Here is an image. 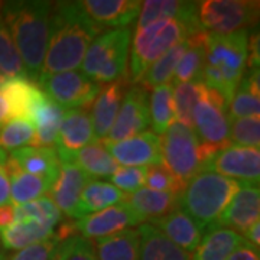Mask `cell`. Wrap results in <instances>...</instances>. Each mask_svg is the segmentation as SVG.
<instances>
[{
  "label": "cell",
  "mask_w": 260,
  "mask_h": 260,
  "mask_svg": "<svg viewBox=\"0 0 260 260\" xmlns=\"http://www.w3.org/2000/svg\"><path fill=\"white\" fill-rule=\"evenodd\" d=\"M243 239L249 243V244H251L254 249H257V250H259V247H260V223L253 224L250 229H249L247 232L243 234Z\"/></svg>",
  "instance_id": "cell-49"
},
{
  "label": "cell",
  "mask_w": 260,
  "mask_h": 260,
  "mask_svg": "<svg viewBox=\"0 0 260 260\" xmlns=\"http://www.w3.org/2000/svg\"><path fill=\"white\" fill-rule=\"evenodd\" d=\"M8 160L15 167L37 177L49 179L52 184L55 182L59 171V158L55 148H20L12 150Z\"/></svg>",
  "instance_id": "cell-24"
},
{
  "label": "cell",
  "mask_w": 260,
  "mask_h": 260,
  "mask_svg": "<svg viewBox=\"0 0 260 260\" xmlns=\"http://www.w3.org/2000/svg\"><path fill=\"white\" fill-rule=\"evenodd\" d=\"M62 213L52 201L51 197H41L30 203L22 205H15V221L22 220H35L39 223L56 227L61 221Z\"/></svg>",
  "instance_id": "cell-38"
},
{
  "label": "cell",
  "mask_w": 260,
  "mask_h": 260,
  "mask_svg": "<svg viewBox=\"0 0 260 260\" xmlns=\"http://www.w3.org/2000/svg\"><path fill=\"white\" fill-rule=\"evenodd\" d=\"M186 48H188V39L171 48L149 67L138 84L148 91V88H155L162 84L171 83L174 73H175V68H177L181 56L184 55V52L186 51Z\"/></svg>",
  "instance_id": "cell-36"
},
{
  "label": "cell",
  "mask_w": 260,
  "mask_h": 260,
  "mask_svg": "<svg viewBox=\"0 0 260 260\" xmlns=\"http://www.w3.org/2000/svg\"><path fill=\"white\" fill-rule=\"evenodd\" d=\"M58 158L59 162H73L90 177H112L119 168L102 142L91 143L73 153L58 155Z\"/></svg>",
  "instance_id": "cell-28"
},
{
  "label": "cell",
  "mask_w": 260,
  "mask_h": 260,
  "mask_svg": "<svg viewBox=\"0 0 260 260\" xmlns=\"http://www.w3.org/2000/svg\"><path fill=\"white\" fill-rule=\"evenodd\" d=\"M8 152L0 149V205L9 204L10 201V181L6 172Z\"/></svg>",
  "instance_id": "cell-46"
},
{
  "label": "cell",
  "mask_w": 260,
  "mask_h": 260,
  "mask_svg": "<svg viewBox=\"0 0 260 260\" xmlns=\"http://www.w3.org/2000/svg\"><path fill=\"white\" fill-rule=\"evenodd\" d=\"M35 129L32 123L20 119H12L0 127V149L16 150L20 148L32 146Z\"/></svg>",
  "instance_id": "cell-40"
},
{
  "label": "cell",
  "mask_w": 260,
  "mask_h": 260,
  "mask_svg": "<svg viewBox=\"0 0 260 260\" xmlns=\"http://www.w3.org/2000/svg\"><path fill=\"white\" fill-rule=\"evenodd\" d=\"M91 181V177L73 162H61L58 177L51 188V198L67 217L75 218L77 207L84 188Z\"/></svg>",
  "instance_id": "cell-16"
},
{
  "label": "cell",
  "mask_w": 260,
  "mask_h": 260,
  "mask_svg": "<svg viewBox=\"0 0 260 260\" xmlns=\"http://www.w3.org/2000/svg\"><path fill=\"white\" fill-rule=\"evenodd\" d=\"M229 140L232 146L254 148L260 146V117H243L230 120L229 123Z\"/></svg>",
  "instance_id": "cell-41"
},
{
  "label": "cell",
  "mask_w": 260,
  "mask_h": 260,
  "mask_svg": "<svg viewBox=\"0 0 260 260\" xmlns=\"http://www.w3.org/2000/svg\"><path fill=\"white\" fill-rule=\"evenodd\" d=\"M225 260H260L259 250L254 249L246 240H243L242 244L233 251Z\"/></svg>",
  "instance_id": "cell-47"
},
{
  "label": "cell",
  "mask_w": 260,
  "mask_h": 260,
  "mask_svg": "<svg viewBox=\"0 0 260 260\" xmlns=\"http://www.w3.org/2000/svg\"><path fill=\"white\" fill-rule=\"evenodd\" d=\"M10 120L9 116V107H8V103L5 100V97L0 93V127L5 126L8 121Z\"/></svg>",
  "instance_id": "cell-50"
},
{
  "label": "cell",
  "mask_w": 260,
  "mask_h": 260,
  "mask_svg": "<svg viewBox=\"0 0 260 260\" xmlns=\"http://www.w3.org/2000/svg\"><path fill=\"white\" fill-rule=\"evenodd\" d=\"M145 185L152 191L181 195L184 192L186 184L179 181L175 175H172L167 168L160 164V165L146 168Z\"/></svg>",
  "instance_id": "cell-42"
},
{
  "label": "cell",
  "mask_w": 260,
  "mask_h": 260,
  "mask_svg": "<svg viewBox=\"0 0 260 260\" xmlns=\"http://www.w3.org/2000/svg\"><path fill=\"white\" fill-rule=\"evenodd\" d=\"M150 126L149 117V95L145 88L135 84L124 95L117 117L113 123L112 129L106 142H119L142 132H146ZM102 142V140H100Z\"/></svg>",
  "instance_id": "cell-11"
},
{
  "label": "cell",
  "mask_w": 260,
  "mask_h": 260,
  "mask_svg": "<svg viewBox=\"0 0 260 260\" xmlns=\"http://www.w3.org/2000/svg\"><path fill=\"white\" fill-rule=\"evenodd\" d=\"M5 80H6V78H5V77H2V75H0V85H2V84L5 83Z\"/></svg>",
  "instance_id": "cell-52"
},
{
  "label": "cell",
  "mask_w": 260,
  "mask_h": 260,
  "mask_svg": "<svg viewBox=\"0 0 260 260\" xmlns=\"http://www.w3.org/2000/svg\"><path fill=\"white\" fill-rule=\"evenodd\" d=\"M162 165L186 184L203 172L205 158L203 145L191 127L174 121L160 136Z\"/></svg>",
  "instance_id": "cell-7"
},
{
  "label": "cell",
  "mask_w": 260,
  "mask_h": 260,
  "mask_svg": "<svg viewBox=\"0 0 260 260\" xmlns=\"http://www.w3.org/2000/svg\"><path fill=\"white\" fill-rule=\"evenodd\" d=\"M95 142L90 113L84 109L67 110L56 135V153H73Z\"/></svg>",
  "instance_id": "cell-17"
},
{
  "label": "cell",
  "mask_w": 260,
  "mask_h": 260,
  "mask_svg": "<svg viewBox=\"0 0 260 260\" xmlns=\"http://www.w3.org/2000/svg\"><path fill=\"white\" fill-rule=\"evenodd\" d=\"M198 2L182 0H146L142 2L138 15V29L145 28L160 19H177L184 22L194 32L203 30L197 18Z\"/></svg>",
  "instance_id": "cell-20"
},
{
  "label": "cell",
  "mask_w": 260,
  "mask_h": 260,
  "mask_svg": "<svg viewBox=\"0 0 260 260\" xmlns=\"http://www.w3.org/2000/svg\"><path fill=\"white\" fill-rule=\"evenodd\" d=\"M139 260H191L192 254L178 247L152 224H140Z\"/></svg>",
  "instance_id": "cell-26"
},
{
  "label": "cell",
  "mask_w": 260,
  "mask_h": 260,
  "mask_svg": "<svg viewBox=\"0 0 260 260\" xmlns=\"http://www.w3.org/2000/svg\"><path fill=\"white\" fill-rule=\"evenodd\" d=\"M140 221L126 203L107 207L102 211L85 215L73 223L74 233H80L84 239H103L116 233L127 230L133 225H139Z\"/></svg>",
  "instance_id": "cell-13"
},
{
  "label": "cell",
  "mask_w": 260,
  "mask_h": 260,
  "mask_svg": "<svg viewBox=\"0 0 260 260\" xmlns=\"http://www.w3.org/2000/svg\"><path fill=\"white\" fill-rule=\"evenodd\" d=\"M132 32L129 28L110 29L91 42L83 59V73L97 84L112 83L126 75Z\"/></svg>",
  "instance_id": "cell-6"
},
{
  "label": "cell",
  "mask_w": 260,
  "mask_h": 260,
  "mask_svg": "<svg viewBox=\"0 0 260 260\" xmlns=\"http://www.w3.org/2000/svg\"><path fill=\"white\" fill-rule=\"evenodd\" d=\"M153 227H156L159 232H162L172 243H175L178 247L188 253H194L195 249L203 239L204 232L197 225L194 220L184 213L181 208L175 210L174 213L168 214L162 218L149 221Z\"/></svg>",
  "instance_id": "cell-23"
},
{
  "label": "cell",
  "mask_w": 260,
  "mask_h": 260,
  "mask_svg": "<svg viewBox=\"0 0 260 260\" xmlns=\"http://www.w3.org/2000/svg\"><path fill=\"white\" fill-rule=\"evenodd\" d=\"M61 242L55 237V234L44 242L35 243L26 249L19 250L9 260H54L59 249Z\"/></svg>",
  "instance_id": "cell-45"
},
{
  "label": "cell",
  "mask_w": 260,
  "mask_h": 260,
  "mask_svg": "<svg viewBox=\"0 0 260 260\" xmlns=\"http://www.w3.org/2000/svg\"><path fill=\"white\" fill-rule=\"evenodd\" d=\"M54 260H56V257H55V259H54Z\"/></svg>",
  "instance_id": "cell-53"
},
{
  "label": "cell",
  "mask_w": 260,
  "mask_h": 260,
  "mask_svg": "<svg viewBox=\"0 0 260 260\" xmlns=\"http://www.w3.org/2000/svg\"><path fill=\"white\" fill-rule=\"evenodd\" d=\"M204 171L230 178L243 185L259 186L260 152L254 148L229 146L205 164Z\"/></svg>",
  "instance_id": "cell-10"
},
{
  "label": "cell",
  "mask_w": 260,
  "mask_h": 260,
  "mask_svg": "<svg viewBox=\"0 0 260 260\" xmlns=\"http://www.w3.org/2000/svg\"><path fill=\"white\" fill-rule=\"evenodd\" d=\"M55 227L35 220L13 221L0 232V242L6 250H22L35 243L48 240L54 236Z\"/></svg>",
  "instance_id": "cell-30"
},
{
  "label": "cell",
  "mask_w": 260,
  "mask_h": 260,
  "mask_svg": "<svg viewBox=\"0 0 260 260\" xmlns=\"http://www.w3.org/2000/svg\"><path fill=\"white\" fill-rule=\"evenodd\" d=\"M146 178V168L143 167H119L110 177V182L123 194H133L143 188Z\"/></svg>",
  "instance_id": "cell-44"
},
{
  "label": "cell",
  "mask_w": 260,
  "mask_h": 260,
  "mask_svg": "<svg viewBox=\"0 0 260 260\" xmlns=\"http://www.w3.org/2000/svg\"><path fill=\"white\" fill-rule=\"evenodd\" d=\"M80 3L100 28H127L142 8L140 0H83Z\"/></svg>",
  "instance_id": "cell-19"
},
{
  "label": "cell",
  "mask_w": 260,
  "mask_h": 260,
  "mask_svg": "<svg viewBox=\"0 0 260 260\" xmlns=\"http://www.w3.org/2000/svg\"><path fill=\"white\" fill-rule=\"evenodd\" d=\"M149 117L153 133L159 136H162L175 121L174 87L171 83L162 84L152 90L149 95Z\"/></svg>",
  "instance_id": "cell-35"
},
{
  "label": "cell",
  "mask_w": 260,
  "mask_h": 260,
  "mask_svg": "<svg viewBox=\"0 0 260 260\" xmlns=\"http://www.w3.org/2000/svg\"><path fill=\"white\" fill-rule=\"evenodd\" d=\"M0 260H9V259H8V256H6V253H5V251H0Z\"/></svg>",
  "instance_id": "cell-51"
},
{
  "label": "cell",
  "mask_w": 260,
  "mask_h": 260,
  "mask_svg": "<svg viewBox=\"0 0 260 260\" xmlns=\"http://www.w3.org/2000/svg\"><path fill=\"white\" fill-rule=\"evenodd\" d=\"M205 38H207L205 30H201L198 34L186 38L188 48L178 62L171 84L174 83V85H178V84L201 80L203 68H204Z\"/></svg>",
  "instance_id": "cell-34"
},
{
  "label": "cell",
  "mask_w": 260,
  "mask_h": 260,
  "mask_svg": "<svg viewBox=\"0 0 260 260\" xmlns=\"http://www.w3.org/2000/svg\"><path fill=\"white\" fill-rule=\"evenodd\" d=\"M197 18L203 30L215 35H230L249 30L257 23L259 2L205 0L198 2Z\"/></svg>",
  "instance_id": "cell-8"
},
{
  "label": "cell",
  "mask_w": 260,
  "mask_h": 260,
  "mask_svg": "<svg viewBox=\"0 0 260 260\" xmlns=\"http://www.w3.org/2000/svg\"><path fill=\"white\" fill-rule=\"evenodd\" d=\"M102 30L84 12L80 2L54 3L47 54L38 81L80 68L87 49Z\"/></svg>",
  "instance_id": "cell-1"
},
{
  "label": "cell",
  "mask_w": 260,
  "mask_h": 260,
  "mask_svg": "<svg viewBox=\"0 0 260 260\" xmlns=\"http://www.w3.org/2000/svg\"><path fill=\"white\" fill-rule=\"evenodd\" d=\"M129 83V77L123 75L112 83L104 84V87H100L90 114L97 142L107 138L127 93Z\"/></svg>",
  "instance_id": "cell-14"
},
{
  "label": "cell",
  "mask_w": 260,
  "mask_h": 260,
  "mask_svg": "<svg viewBox=\"0 0 260 260\" xmlns=\"http://www.w3.org/2000/svg\"><path fill=\"white\" fill-rule=\"evenodd\" d=\"M56 260H97L95 247L91 240L74 234L61 242L56 253Z\"/></svg>",
  "instance_id": "cell-43"
},
{
  "label": "cell",
  "mask_w": 260,
  "mask_h": 260,
  "mask_svg": "<svg viewBox=\"0 0 260 260\" xmlns=\"http://www.w3.org/2000/svg\"><path fill=\"white\" fill-rule=\"evenodd\" d=\"M0 75L5 77L6 80L13 77L28 78L18 49L15 47L8 26L2 18V13H0Z\"/></svg>",
  "instance_id": "cell-39"
},
{
  "label": "cell",
  "mask_w": 260,
  "mask_h": 260,
  "mask_svg": "<svg viewBox=\"0 0 260 260\" xmlns=\"http://www.w3.org/2000/svg\"><path fill=\"white\" fill-rule=\"evenodd\" d=\"M243 240L242 236L232 229L214 224L205 230L191 260H225Z\"/></svg>",
  "instance_id": "cell-25"
},
{
  "label": "cell",
  "mask_w": 260,
  "mask_h": 260,
  "mask_svg": "<svg viewBox=\"0 0 260 260\" xmlns=\"http://www.w3.org/2000/svg\"><path fill=\"white\" fill-rule=\"evenodd\" d=\"M126 198L127 195L123 194L112 184L91 179L84 188L83 194L80 197L75 220L97 213V211H102L107 207L120 204L121 201H126Z\"/></svg>",
  "instance_id": "cell-31"
},
{
  "label": "cell",
  "mask_w": 260,
  "mask_h": 260,
  "mask_svg": "<svg viewBox=\"0 0 260 260\" xmlns=\"http://www.w3.org/2000/svg\"><path fill=\"white\" fill-rule=\"evenodd\" d=\"M112 158L123 167H153L162 164L160 136L153 132H142L119 142L102 140Z\"/></svg>",
  "instance_id": "cell-12"
},
{
  "label": "cell",
  "mask_w": 260,
  "mask_h": 260,
  "mask_svg": "<svg viewBox=\"0 0 260 260\" xmlns=\"http://www.w3.org/2000/svg\"><path fill=\"white\" fill-rule=\"evenodd\" d=\"M5 168L10 181V201L15 205L26 204L44 197L54 185L47 178L26 174L10 162H6Z\"/></svg>",
  "instance_id": "cell-32"
},
{
  "label": "cell",
  "mask_w": 260,
  "mask_h": 260,
  "mask_svg": "<svg viewBox=\"0 0 260 260\" xmlns=\"http://www.w3.org/2000/svg\"><path fill=\"white\" fill-rule=\"evenodd\" d=\"M130 210L138 217L140 224L149 223L174 213L179 208V195L158 192L149 188H140L130 194L126 201Z\"/></svg>",
  "instance_id": "cell-22"
},
{
  "label": "cell",
  "mask_w": 260,
  "mask_h": 260,
  "mask_svg": "<svg viewBox=\"0 0 260 260\" xmlns=\"http://www.w3.org/2000/svg\"><path fill=\"white\" fill-rule=\"evenodd\" d=\"M260 218V191L259 186L242 185L239 192L233 197L232 203L227 205L223 215L218 220V225H229L236 233L243 234L253 224L259 223Z\"/></svg>",
  "instance_id": "cell-18"
},
{
  "label": "cell",
  "mask_w": 260,
  "mask_h": 260,
  "mask_svg": "<svg viewBox=\"0 0 260 260\" xmlns=\"http://www.w3.org/2000/svg\"><path fill=\"white\" fill-rule=\"evenodd\" d=\"M15 221V205H0V232L8 229Z\"/></svg>",
  "instance_id": "cell-48"
},
{
  "label": "cell",
  "mask_w": 260,
  "mask_h": 260,
  "mask_svg": "<svg viewBox=\"0 0 260 260\" xmlns=\"http://www.w3.org/2000/svg\"><path fill=\"white\" fill-rule=\"evenodd\" d=\"M242 185L215 172H200L186 182L184 192L179 195V208L205 232L218 223L224 210Z\"/></svg>",
  "instance_id": "cell-4"
},
{
  "label": "cell",
  "mask_w": 260,
  "mask_h": 260,
  "mask_svg": "<svg viewBox=\"0 0 260 260\" xmlns=\"http://www.w3.org/2000/svg\"><path fill=\"white\" fill-rule=\"evenodd\" d=\"M194 132L200 142L213 148L215 152L232 146L229 140V119L220 107L204 97L195 106L194 114Z\"/></svg>",
  "instance_id": "cell-15"
},
{
  "label": "cell",
  "mask_w": 260,
  "mask_h": 260,
  "mask_svg": "<svg viewBox=\"0 0 260 260\" xmlns=\"http://www.w3.org/2000/svg\"><path fill=\"white\" fill-rule=\"evenodd\" d=\"M201 32V30H200ZM198 34L177 19H160L142 29H136L130 49L129 81L138 84L150 65L172 47Z\"/></svg>",
  "instance_id": "cell-5"
},
{
  "label": "cell",
  "mask_w": 260,
  "mask_h": 260,
  "mask_svg": "<svg viewBox=\"0 0 260 260\" xmlns=\"http://www.w3.org/2000/svg\"><path fill=\"white\" fill-rule=\"evenodd\" d=\"M97 260H139V233L127 229L95 240Z\"/></svg>",
  "instance_id": "cell-33"
},
{
  "label": "cell",
  "mask_w": 260,
  "mask_h": 260,
  "mask_svg": "<svg viewBox=\"0 0 260 260\" xmlns=\"http://www.w3.org/2000/svg\"><path fill=\"white\" fill-rule=\"evenodd\" d=\"M64 113V109L45 94L30 116V123L35 129L34 148H52L55 145Z\"/></svg>",
  "instance_id": "cell-27"
},
{
  "label": "cell",
  "mask_w": 260,
  "mask_h": 260,
  "mask_svg": "<svg viewBox=\"0 0 260 260\" xmlns=\"http://www.w3.org/2000/svg\"><path fill=\"white\" fill-rule=\"evenodd\" d=\"M38 84L48 97L59 104L62 109H84L93 106L97 94L100 91V84L94 83L81 71H65L54 74Z\"/></svg>",
  "instance_id": "cell-9"
},
{
  "label": "cell",
  "mask_w": 260,
  "mask_h": 260,
  "mask_svg": "<svg viewBox=\"0 0 260 260\" xmlns=\"http://www.w3.org/2000/svg\"><path fill=\"white\" fill-rule=\"evenodd\" d=\"M207 95V87L201 80L191 83L178 84L174 90V104H175V121L194 130L195 106Z\"/></svg>",
  "instance_id": "cell-37"
},
{
  "label": "cell",
  "mask_w": 260,
  "mask_h": 260,
  "mask_svg": "<svg viewBox=\"0 0 260 260\" xmlns=\"http://www.w3.org/2000/svg\"><path fill=\"white\" fill-rule=\"evenodd\" d=\"M52 2L13 0L0 3V13L30 81H38L47 54Z\"/></svg>",
  "instance_id": "cell-2"
},
{
  "label": "cell",
  "mask_w": 260,
  "mask_h": 260,
  "mask_svg": "<svg viewBox=\"0 0 260 260\" xmlns=\"http://www.w3.org/2000/svg\"><path fill=\"white\" fill-rule=\"evenodd\" d=\"M0 93L8 103L10 120L20 119L30 121L35 107L45 97V93L26 77H13L5 80V83L0 85Z\"/></svg>",
  "instance_id": "cell-21"
},
{
  "label": "cell",
  "mask_w": 260,
  "mask_h": 260,
  "mask_svg": "<svg viewBox=\"0 0 260 260\" xmlns=\"http://www.w3.org/2000/svg\"><path fill=\"white\" fill-rule=\"evenodd\" d=\"M260 114L259 68H250L243 75L236 93L227 107V119L236 120L243 117H253Z\"/></svg>",
  "instance_id": "cell-29"
},
{
  "label": "cell",
  "mask_w": 260,
  "mask_h": 260,
  "mask_svg": "<svg viewBox=\"0 0 260 260\" xmlns=\"http://www.w3.org/2000/svg\"><path fill=\"white\" fill-rule=\"evenodd\" d=\"M249 56V30L205 38L201 81L230 103L242 81Z\"/></svg>",
  "instance_id": "cell-3"
}]
</instances>
